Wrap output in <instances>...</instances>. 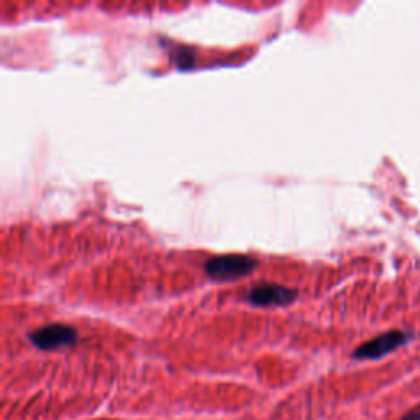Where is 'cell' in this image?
I'll list each match as a JSON object with an SVG mask.
<instances>
[{"instance_id":"5b68a950","label":"cell","mask_w":420,"mask_h":420,"mask_svg":"<svg viewBox=\"0 0 420 420\" xmlns=\"http://www.w3.org/2000/svg\"><path fill=\"white\" fill-rule=\"evenodd\" d=\"M401 420H420V411H411L407 412Z\"/></svg>"},{"instance_id":"6da1fadb","label":"cell","mask_w":420,"mask_h":420,"mask_svg":"<svg viewBox=\"0 0 420 420\" xmlns=\"http://www.w3.org/2000/svg\"><path fill=\"white\" fill-rule=\"evenodd\" d=\"M258 266V261L248 255H220L207 259L204 271L214 281H235L251 274Z\"/></svg>"},{"instance_id":"7a4b0ae2","label":"cell","mask_w":420,"mask_h":420,"mask_svg":"<svg viewBox=\"0 0 420 420\" xmlns=\"http://www.w3.org/2000/svg\"><path fill=\"white\" fill-rule=\"evenodd\" d=\"M28 339L38 350L51 351L58 350L61 346L74 345L77 340V331L66 324H50L32 331Z\"/></svg>"},{"instance_id":"277c9868","label":"cell","mask_w":420,"mask_h":420,"mask_svg":"<svg viewBox=\"0 0 420 420\" xmlns=\"http://www.w3.org/2000/svg\"><path fill=\"white\" fill-rule=\"evenodd\" d=\"M409 335L401 330H391L386 334L378 335L376 339L368 340L366 344L358 346L353 351V358L356 360H380L391 351L397 350L399 346L406 344Z\"/></svg>"},{"instance_id":"3957f363","label":"cell","mask_w":420,"mask_h":420,"mask_svg":"<svg viewBox=\"0 0 420 420\" xmlns=\"http://www.w3.org/2000/svg\"><path fill=\"white\" fill-rule=\"evenodd\" d=\"M297 297V291L293 288L274 283H261L246 291L245 300L256 307H271V305H288Z\"/></svg>"}]
</instances>
